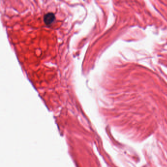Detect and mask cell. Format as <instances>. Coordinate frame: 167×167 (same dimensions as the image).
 <instances>
[{"label":"cell","instance_id":"cell-1","mask_svg":"<svg viewBox=\"0 0 167 167\" xmlns=\"http://www.w3.org/2000/svg\"><path fill=\"white\" fill-rule=\"evenodd\" d=\"M55 15L53 13L49 12L44 16V22L48 26H51L55 21Z\"/></svg>","mask_w":167,"mask_h":167}]
</instances>
